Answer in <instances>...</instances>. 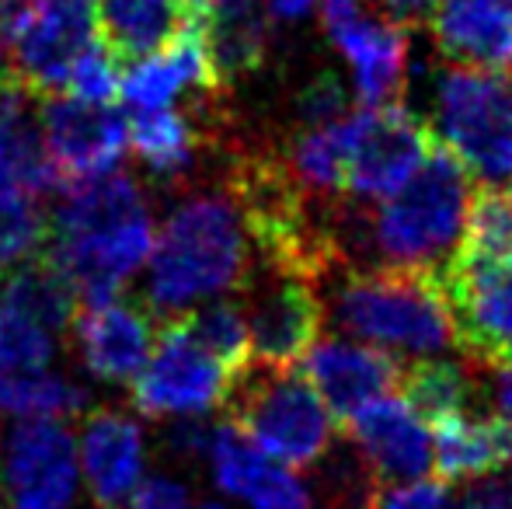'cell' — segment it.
Returning <instances> with one entry per match:
<instances>
[{"mask_svg":"<svg viewBox=\"0 0 512 509\" xmlns=\"http://www.w3.org/2000/svg\"><path fill=\"white\" fill-rule=\"evenodd\" d=\"M154 241V217L136 178L108 171L60 189L46 262L67 279L77 300L105 304L147 272Z\"/></svg>","mask_w":512,"mask_h":509,"instance_id":"cell-1","label":"cell"},{"mask_svg":"<svg viewBox=\"0 0 512 509\" xmlns=\"http://www.w3.org/2000/svg\"><path fill=\"white\" fill-rule=\"evenodd\" d=\"M251 227L230 192H196L171 206L147 262V304L171 321L223 300L251 269Z\"/></svg>","mask_w":512,"mask_h":509,"instance_id":"cell-2","label":"cell"},{"mask_svg":"<svg viewBox=\"0 0 512 509\" xmlns=\"http://www.w3.org/2000/svg\"><path fill=\"white\" fill-rule=\"evenodd\" d=\"M474 185L457 154L436 143L401 192L363 217H342L331 234H356L380 258L377 269H443L464 238Z\"/></svg>","mask_w":512,"mask_h":509,"instance_id":"cell-3","label":"cell"},{"mask_svg":"<svg viewBox=\"0 0 512 509\" xmlns=\"http://www.w3.org/2000/svg\"><path fill=\"white\" fill-rule=\"evenodd\" d=\"M328 314L370 346L432 356L457 346V328L436 269L349 272L331 286Z\"/></svg>","mask_w":512,"mask_h":509,"instance_id":"cell-4","label":"cell"},{"mask_svg":"<svg viewBox=\"0 0 512 509\" xmlns=\"http://www.w3.org/2000/svg\"><path fill=\"white\" fill-rule=\"evenodd\" d=\"M432 136L481 185L512 178V81L471 67H446L432 81Z\"/></svg>","mask_w":512,"mask_h":509,"instance_id":"cell-5","label":"cell"},{"mask_svg":"<svg viewBox=\"0 0 512 509\" xmlns=\"http://www.w3.org/2000/svg\"><path fill=\"white\" fill-rule=\"evenodd\" d=\"M234 422L286 468H310L324 461L335 440L338 419L314 384L293 370H244L230 391Z\"/></svg>","mask_w":512,"mask_h":509,"instance_id":"cell-6","label":"cell"},{"mask_svg":"<svg viewBox=\"0 0 512 509\" xmlns=\"http://www.w3.org/2000/svg\"><path fill=\"white\" fill-rule=\"evenodd\" d=\"M60 339L53 325L0 300V415L63 422L88 412V387L56 370Z\"/></svg>","mask_w":512,"mask_h":509,"instance_id":"cell-7","label":"cell"},{"mask_svg":"<svg viewBox=\"0 0 512 509\" xmlns=\"http://www.w3.org/2000/svg\"><path fill=\"white\" fill-rule=\"evenodd\" d=\"M129 387H133L129 391L133 408L140 415L178 422L199 419L227 405L234 391V374L199 346L185 318H175L161 328L147 367Z\"/></svg>","mask_w":512,"mask_h":509,"instance_id":"cell-8","label":"cell"},{"mask_svg":"<svg viewBox=\"0 0 512 509\" xmlns=\"http://www.w3.org/2000/svg\"><path fill=\"white\" fill-rule=\"evenodd\" d=\"M81 496L77 436L60 419L0 429V499L11 509H74Z\"/></svg>","mask_w":512,"mask_h":509,"instance_id":"cell-9","label":"cell"},{"mask_svg":"<svg viewBox=\"0 0 512 509\" xmlns=\"http://www.w3.org/2000/svg\"><path fill=\"white\" fill-rule=\"evenodd\" d=\"M321 21L331 46L352 70V95L363 109L398 105L408 77L405 21L373 18L359 0H321Z\"/></svg>","mask_w":512,"mask_h":509,"instance_id":"cell-10","label":"cell"},{"mask_svg":"<svg viewBox=\"0 0 512 509\" xmlns=\"http://www.w3.org/2000/svg\"><path fill=\"white\" fill-rule=\"evenodd\" d=\"M95 7L84 0H35L4 63V84L32 98H53L67 88L77 56L98 39Z\"/></svg>","mask_w":512,"mask_h":509,"instance_id":"cell-11","label":"cell"},{"mask_svg":"<svg viewBox=\"0 0 512 509\" xmlns=\"http://www.w3.org/2000/svg\"><path fill=\"white\" fill-rule=\"evenodd\" d=\"M436 150V136L405 105L359 109L356 136L349 150L345 192L359 199H391L411 182L418 168Z\"/></svg>","mask_w":512,"mask_h":509,"instance_id":"cell-12","label":"cell"},{"mask_svg":"<svg viewBox=\"0 0 512 509\" xmlns=\"http://www.w3.org/2000/svg\"><path fill=\"white\" fill-rule=\"evenodd\" d=\"M457 346L488 367H512V255L439 269Z\"/></svg>","mask_w":512,"mask_h":509,"instance_id":"cell-13","label":"cell"},{"mask_svg":"<svg viewBox=\"0 0 512 509\" xmlns=\"http://www.w3.org/2000/svg\"><path fill=\"white\" fill-rule=\"evenodd\" d=\"M244 318L251 332V360L269 370H293L317 346L324 311L310 279L269 269L262 283H251Z\"/></svg>","mask_w":512,"mask_h":509,"instance_id":"cell-14","label":"cell"},{"mask_svg":"<svg viewBox=\"0 0 512 509\" xmlns=\"http://www.w3.org/2000/svg\"><path fill=\"white\" fill-rule=\"evenodd\" d=\"M39 129L63 185L115 171L129 147V126L112 105H91L74 95L42 98Z\"/></svg>","mask_w":512,"mask_h":509,"instance_id":"cell-15","label":"cell"},{"mask_svg":"<svg viewBox=\"0 0 512 509\" xmlns=\"http://www.w3.org/2000/svg\"><path fill=\"white\" fill-rule=\"evenodd\" d=\"M203 461L216 489L248 509H314V492L304 478L272 461L237 422L209 429Z\"/></svg>","mask_w":512,"mask_h":509,"instance_id":"cell-16","label":"cell"},{"mask_svg":"<svg viewBox=\"0 0 512 509\" xmlns=\"http://www.w3.org/2000/svg\"><path fill=\"white\" fill-rule=\"evenodd\" d=\"M70 335L84 374L98 384H133L157 346L150 311L129 300L84 304Z\"/></svg>","mask_w":512,"mask_h":509,"instance_id":"cell-17","label":"cell"},{"mask_svg":"<svg viewBox=\"0 0 512 509\" xmlns=\"http://www.w3.org/2000/svg\"><path fill=\"white\" fill-rule=\"evenodd\" d=\"M81 478L98 509H119L147 478V433L136 415L95 408L77 433Z\"/></svg>","mask_w":512,"mask_h":509,"instance_id":"cell-18","label":"cell"},{"mask_svg":"<svg viewBox=\"0 0 512 509\" xmlns=\"http://www.w3.org/2000/svg\"><path fill=\"white\" fill-rule=\"evenodd\" d=\"M377 478L418 482L432 468V429L405 398H377L342 422Z\"/></svg>","mask_w":512,"mask_h":509,"instance_id":"cell-19","label":"cell"},{"mask_svg":"<svg viewBox=\"0 0 512 509\" xmlns=\"http://www.w3.org/2000/svg\"><path fill=\"white\" fill-rule=\"evenodd\" d=\"M401 374L405 367L394 356L345 339L317 342L304 360V377L314 384V391L321 394V401L338 422L356 415L370 401L387 398V391L401 384Z\"/></svg>","mask_w":512,"mask_h":509,"instance_id":"cell-20","label":"cell"},{"mask_svg":"<svg viewBox=\"0 0 512 509\" xmlns=\"http://www.w3.org/2000/svg\"><path fill=\"white\" fill-rule=\"evenodd\" d=\"M429 32L446 60L502 74L512 67V0H436Z\"/></svg>","mask_w":512,"mask_h":509,"instance_id":"cell-21","label":"cell"},{"mask_svg":"<svg viewBox=\"0 0 512 509\" xmlns=\"http://www.w3.org/2000/svg\"><path fill=\"white\" fill-rule=\"evenodd\" d=\"M196 91H206V95L220 91V81H216L203 42V21L178 35L161 53L147 56V60H136L122 74V98L136 112L175 109L178 98L196 95Z\"/></svg>","mask_w":512,"mask_h":509,"instance_id":"cell-22","label":"cell"},{"mask_svg":"<svg viewBox=\"0 0 512 509\" xmlns=\"http://www.w3.org/2000/svg\"><path fill=\"white\" fill-rule=\"evenodd\" d=\"M432 468L443 485L512 468V426L495 412H460L432 426Z\"/></svg>","mask_w":512,"mask_h":509,"instance_id":"cell-23","label":"cell"},{"mask_svg":"<svg viewBox=\"0 0 512 509\" xmlns=\"http://www.w3.org/2000/svg\"><path fill=\"white\" fill-rule=\"evenodd\" d=\"M98 39L119 60H147L203 21L189 0H98Z\"/></svg>","mask_w":512,"mask_h":509,"instance_id":"cell-24","label":"cell"},{"mask_svg":"<svg viewBox=\"0 0 512 509\" xmlns=\"http://www.w3.org/2000/svg\"><path fill=\"white\" fill-rule=\"evenodd\" d=\"M28 102L32 95L14 84H0V185L46 196L63 189V178L49 161L39 119L28 112Z\"/></svg>","mask_w":512,"mask_h":509,"instance_id":"cell-25","label":"cell"},{"mask_svg":"<svg viewBox=\"0 0 512 509\" xmlns=\"http://www.w3.org/2000/svg\"><path fill=\"white\" fill-rule=\"evenodd\" d=\"M356 136V112L335 119L328 126H304L286 147V175L304 196L328 199L345 192L349 150Z\"/></svg>","mask_w":512,"mask_h":509,"instance_id":"cell-26","label":"cell"},{"mask_svg":"<svg viewBox=\"0 0 512 509\" xmlns=\"http://www.w3.org/2000/svg\"><path fill=\"white\" fill-rule=\"evenodd\" d=\"M203 42L220 88L255 74L269 49L265 7H213L203 14Z\"/></svg>","mask_w":512,"mask_h":509,"instance_id":"cell-27","label":"cell"},{"mask_svg":"<svg viewBox=\"0 0 512 509\" xmlns=\"http://www.w3.org/2000/svg\"><path fill=\"white\" fill-rule=\"evenodd\" d=\"M129 147L136 161L147 168L157 182H178L196 168V147L199 136L196 126L178 109L164 112H136L129 123Z\"/></svg>","mask_w":512,"mask_h":509,"instance_id":"cell-28","label":"cell"},{"mask_svg":"<svg viewBox=\"0 0 512 509\" xmlns=\"http://www.w3.org/2000/svg\"><path fill=\"white\" fill-rule=\"evenodd\" d=\"M401 398L425 426L450 419L460 412H474L478 384L464 363L450 360H415L401 374Z\"/></svg>","mask_w":512,"mask_h":509,"instance_id":"cell-29","label":"cell"},{"mask_svg":"<svg viewBox=\"0 0 512 509\" xmlns=\"http://www.w3.org/2000/svg\"><path fill=\"white\" fill-rule=\"evenodd\" d=\"M512 255V196L502 185H478L464 238L450 262H499Z\"/></svg>","mask_w":512,"mask_h":509,"instance_id":"cell-30","label":"cell"},{"mask_svg":"<svg viewBox=\"0 0 512 509\" xmlns=\"http://www.w3.org/2000/svg\"><path fill=\"white\" fill-rule=\"evenodd\" d=\"M185 325L196 335V342L213 353L223 367L234 374V381L251 367V332H248V318L234 300H213V304L196 307L192 314H185Z\"/></svg>","mask_w":512,"mask_h":509,"instance_id":"cell-31","label":"cell"},{"mask_svg":"<svg viewBox=\"0 0 512 509\" xmlns=\"http://www.w3.org/2000/svg\"><path fill=\"white\" fill-rule=\"evenodd\" d=\"M46 217L32 192L0 185V276L25 265L46 241Z\"/></svg>","mask_w":512,"mask_h":509,"instance_id":"cell-32","label":"cell"},{"mask_svg":"<svg viewBox=\"0 0 512 509\" xmlns=\"http://www.w3.org/2000/svg\"><path fill=\"white\" fill-rule=\"evenodd\" d=\"M70 95L91 105H112L115 95H122V74H119V56L95 39L81 56H77L74 70L67 81Z\"/></svg>","mask_w":512,"mask_h":509,"instance_id":"cell-33","label":"cell"},{"mask_svg":"<svg viewBox=\"0 0 512 509\" xmlns=\"http://www.w3.org/2000/svg\"><path fill=\"white\" fill-rule=\"evenodd\" d=\"M293 109H297V119L304 126H328L335 119L349 116V95H345L335 70H317L297 91Z\"/></svg>","mask_w":512,"mask_h":509,"instance_id":"cell-34","label":"cell"},{"mask_svg":"<svg viewBox=\"0 0 512 509\" xmlns=\"http://www.w3.org/2000/svg\"><path fill=\"white\" fill-rule=\"evenodd\" d=\"M370 509H460V496H453L443 482H408L373 492Z\"/></svg>","mask_w":512,"mask_h":509,"instance_id":"cell-35","label":"cell"},{"mask_svg":"<svg viewBox=\"0 0 512 509\" xmlns=\"http://www.w3.org/2000/svg\"><path fill=\"white\" fill-rule=\"evenodd\" d=\"M119 509H192V492L175 475H150Z\"/></svg>","mask_w":512,"mask_h":509,"instance_id":"cell-36","label":"cell"},{"mask_svg":"<svg viewBox=\"0 0 512 509\" xmlns=\"http://www.w3.org/2000/svg\"><path fill=\"white\" fill-rule=\"evenodd\" d=\"M460 509H512V468L485 475L460 492Z\"/></svg>","mask_w":512,"mask_h":509,"instance_id":"cell-37","label":"cell"},{"mask_svg":"<svg viewBox=\"0 0 512 509\" xmlns=\"http://www.w3.org/2000/svg\"><path fill=\"white\" fill-rule=\"evenodd\" d=\"M209 429H213V426H203L199 419L168 422V429H164V450H168L171 457H182V461L206 457Z\"/></svg>","mask_w":512,"mask_h":509,"instance_id":"cell-38","label":"cell"},{"mask_svg":"<svg viewBox=\"0 0 512 509\" xmlns=\"http://www.w3.org/2000/svg\"><path fill=\"white\" fill-rule=\"evenodd\" d=\"M314 11V0H265V14L279 25H297Z\"/></svg>","mask_w":512,"mask_h":509,"instance_id":"cell-39","label":"cell"},{"mask_svg":"<svg viewBox=\"0 0 512 509\" xmlns=\"http://www.w3.org/2000/svg\"><path fill=\"white\" fill-rule=\"evenodd\" d=\"M495 401H499V415H506L512 426V367H495Z\"/></svg>","mask_w":512,"mask_h":509,"instance_id":"cell-40","label":"cell"},{"mask_svg":"<svg viewBox=\"0 0 512 509\" xmlns=\"http://www.w3.org/2000/svg\"><path fill=\"white\" fill-rule=\"evenodd\" d=\"M380 7H387V11H394V14H401V18H415V14H425V11H432V4L436 0H377Z\"/></svg>","mask_w":512,"mask_h":509,"instance_id":"cell-41","label":"cell"},{"mask_svg":"<svg viewBox=\"0 0 512 509\" xmlns=\"http://www.w3.org/2000/svg\"><path fill=\"white\" fill-rule=\"evenodd\" d=\"M196 509H227V506H223V503H213V499H206V503H199Z\"/></svg>","mask_w":512,"mask_h":509,"instance_id":"cell-42","label":"cell"},{"mask_svg":"<svg viewBox=\"0 0 512 509\" xmlns=\"http://www.w3.org/2000/svg\"><path fill=\"white\" fill-rule=\"evenodd\" d=\"M84 4H95V0H84Z\"/></svg>","mask_w":512,"mask_h":509,"instance_id":"cell-43","label":"cell"},{"mask_svg":"<svg viewBox=\"0 0 512 509\" xmlns=\"http://www.w3.org/2000/svg\"><path fill=\"white\" fill-rule=\"evenodd\" d=\"M0 509H4V499H0Z\"/></svg>","mask_w":512,"mask_h":509,"instance_id":"cell-44","label":"cell"},{"mask_svg":"<svg viewBox=\"0 0 512 509\" xmlns=\"http://www.w3.org/2000/svg\"><path fill=\"white\" fill-rule=\"evenodd\" d=\"M509 196H512V192H509Z\"/></svg>","mask_w":512,"mask_h":509,"instance_id":"cell-45","label":"cell"}]
</instances>
